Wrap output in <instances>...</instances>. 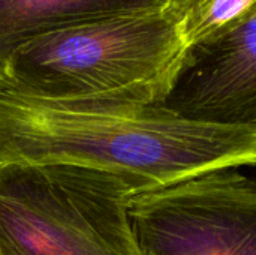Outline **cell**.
Returning <instances> with one entry per match:
<instances>
[{
    "mask_svg": "<svg viewBox=\"0 0 256 255\" xmlns=\"http://www.w3.org/2000/svg\"><path fill=\"white\" fill-rule=\"evenodd\" d=\"M0 161L99 168L152 192L256 165V128L196 122L160 105L44 101L0 86Z\"/></svg>",
    "mask_w": 256,
    "mask_h": 255,
    "instance_id": "obj_1",
    "label": "cell"
},
{
    "mask_svg": "<svg viewBox=\"0 0 256 255\" xmlns=\"http://www.w3.org/2000/svg\"><path fill=\"white\" fill-rule=\"evenodd\" d=\"M132 180L92 167L0 161V255H146Z\"/></svg>",
    "mask_w": 256,
    "mask_h": 255,
    "instance_id": "obj_3",
    "label": "cell"
},
{
    "mask_svg": "<svg viewBox=\"0 0 256 255\" xmlns=\"http://www.w3.org/2000/svg\"><path fill=\"white\" fill-rule=\"evenodd\" d=\"M130 219L146 255H256V177L224 168L140 194Z\"/></svg>",
    "mask_w": 256,
    "mask_h": 255,
    "instance_id": "obj_4",
    "label": "cell"
},
{
    "mask_svg": "<svg viewBox=\"0 0 256 255\" xmlns=\"http://www.w3.org/2000/svg\"><path fill=\"white\" fill-rule=\"evenodd\" d=\"M158 105L196 122L256 128V12L186 45Z\"/></svg>",
    "mask_w": 256,
    "mask_h": 255,
    "instance_id": "obj_5",
    "label": "cell"
},
{
    "mask_svg": "<svg viewBox=\"0 0 256 255\" xmlns=\"http://www.w3.org/2000/svg\"><path fill=\"white\" fill-rule=\"evenodd\" d=\"M174 6L180 8L174 0H0V66L10 51L40 35L102 17Z\"/></svg>",
    "mask_w": 256,
    "mask_h": 255,
    "instance_id": "obj_6",
    "label": "cell"
},
{
    "mask_svg": "<svg viewBox=\"0 0 256 255\" xmlns=\"http://www.w3.org/2000/svg\"><path fill=\"white\" fill-rule=\"evenodd\" d=\"M184 12L118 14L40 35L4 59L0 86L44 101L158 105L186 48Z\"/></svg>",
    "mask_w": 256,
    "mask_h": 255,
    "instance_id": "obj_2",
    "label": "cell"
},
{
    "mask_svg": "<svg viewBox=\"0 0 256 255\" xmlns=\"http://www.w3.org/2000/svg\"><path fill=\"white\" fill-rule=\"evenodd\" d=\"M180 8H183V9H189L194 3H196L198 0H174Z\"/></svg>",
    "mask_w": 256,
    "mask_h": 255,
    "instance_id": "obj_8",
    "label": "cell"
},
{
    "mask_svg": "<svg viewBox=\"0 0 256 255\" xmlns=\"http://www.w3.org/2000/svg\"><path fill=\"white\" fill-rule=\"evenodd\" d=\"M256 12V0H198L183 17L186 45L234 26Z\"/></svg>",
    "mask_w": 256,
    "mask_h": 255,
    "instance_id": "obj_7",
    "label": "cell"
}]
</instances>
